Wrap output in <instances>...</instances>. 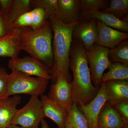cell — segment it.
Wrapping results in <instances>:
<instances>
[{
	"instance_id": "obj_1",
	"label": "cell",
	"mask_w": 128,
	"mask_h": 128,
	"mask_svg": "<svg viewBox=\"0 0 128 128\" xmlns=\"http://www.w3.org/2000/svg\"><path fill=\"white\" fill-rule=\"evenodd\" d=\"M70 56V68L73 74L71 82L73 103L87 105L95 97L99 88L92 82L86 49L79 41L73 39Z\"/></svg>"
},
{
	"instance_id": "obj_2",
	"label": "cell",
	"mask_w": 128,
	"mask_h": 128,
	"mask_svg": "<svg viewBox=\"0 0 128 128\" xmlns=\"http://www.w3.org/2000/svg\"><path fill=\"white\" fill-rule=\"evenodd\" d=\"M53 32L52 50L54 62L50 69V77L53 83L60 75L64 76L71 82L72 76L70 72V50L73 40L74 28L78 22L66 25L56 16L49 18Z\"/></svg>"
},
{
	"instance_id": "obj_3",
	"label": "cell",
	"mask_w": 128,
	"mask_h": 128,
	"mask_svg": "<svg viewBox=\"0 0 128 128\" xmlns=\"http://www.w3.org/2000/svg\"><path fill=\"white\" fill-rule=\"evenodd\" d=\"M20 28L19 41L22 50L51 69L54 64L53 31L50 22L34 30L29 27Z\"/></svg>"
},
{
	"instance_id": "obj_4",
	"label": "cell",
	"mask_w": 128,
	"mask_h": 128,
	"mask_svg": "<svg viewBox=\"0 0 128 128\" xmlns=\"http://www.w3.org/2000/svg\"><path fill=\"white\" fill-rule=\"evenodd\" d=\"M49 80L34 78L16 71L9 74L6 90V97L26 94L33 96L43 95L48 88Z\"/></svg>"
},
{
	"instance_id": "obj_5",
	"label": "cell",
	"mask_w": 128,
	"mask_h": 128,
	"mask_svg": "<svg viewBox=\"0 0 128 128\" xmlns=\"http://www.w3.org/2000/svg\"><path fill=\"white\" fill-rule=\"evenodd\" d=\"M44 118L42 102L38 96H32L27 104L18 110L11 124L23 128H37Z\"/></svg>"
},
{
	"instance_id": "obj_6",
	"label": "cell",
	"mask_w": 128,
	"mask_h": 128,
	"mask_svg": "<svg viewBox=\"0 0 128 128\" xmlns=\"http://www.w3.org/2000/svg\"><path fill=\"white\" fill-rule=\"evenodd\" d=\"M109 49L94 44L90 50H86L88 64L90 65L91 78L93 85L98 87L104 72L111 63L108 59Z\"/></svg>"
},
{
	"instance_id": "obj_7",
	"label": "cell",
	"mask_w": 128,
	"mask_h": 128,
	"mask_svg": "<svg viewBox=\"0 0 128 128\" xmlns=\"http://www.w3.org/2000/svg\"><path fill=\"white\" fill-rule=\"evenodd\" d=\"M8 67L12 70H15L31 76L48 80L51 79L50 68L42 62L31 56L22 58L17 57L10 58Z\"/></svg>"
},
{
	"instance_id": "obj_8",
	"label": "cell",
	"mask_w": 128,
	"mask_h": 128,
	"mask_svg": "<svg viewBox=\"0 0 128 128\" xmlns=\"http://www.w3.org/2000/svg\"><path fill=\"white\" fill-rule=\"evenodd\" d=\"M48 96L67 112L73 104L71 82L64 76H59L50 86Z\"/></svg>"
},
{
	"instance_id": "obj_9",
	"label": "cell",
	"mask_w": 128,
	"mask_h": 128,
	"mask_svg": "<svg viewBox=\"0 0 128 128\" xmlns=\"http://www.w3.org/2000/svg\"><path fill=\"white\" fill-rule=\"evenodd\" d=\"M97 37L96 21L93 18L78 22L72 34L73 39L79 41L86 50L96 44Z\"/></svg>"
},
{
	"instance_id": "obj_10",
	"label": "cell",
	"mask_w": 128,
	"mask_h": 128,
	"mask_svg": "<svg viewBox=\"0 0 128 128\" xmlns=\"http://www.w3.org/2000/svg\"><path fill=\"white\" fill-rule=\"evenodd\" d=\"M107 100L104 82H102L98 92L90 102L87 105H80L78 108L86 118L89 128H98V116Z\"/></svg>"
},
{
	"instance_id": "obj_11",
	"label": "cell",
	"mask_w": 128,
	"mask_h": 128,
	"mask_svg": "<svg viewBox=\"0 0 128 128\" xmlns=\"http://www.w3.org/2000/svg\"><path fill=\"white\" fill-rule=\"evenodd\" d=\"M96 21L98 37L96 44L110 49L128 39V33L112 28L98 20Z\"/></svg>"
},
{
	"instance_id": "obj_12",
	"label": "cell",
	"mask_w": 128,
	"mask_h": 128,
	"mask_svg": "<svg viewBox=\"0 0 128 128\" xmlns=\"http://www.w3.org/2000/svg\"><path fill=\"white\" fill-rule=\"evenodd\" d=\"M81 14L79 0H58L56 16L64 24L79 22Z\"/></svg>"
},
{
	"instance_id": "obj_13",
	"label": "cell",
	"mask_w": 128,
	"mask_h": 128,
	"mask_svg": "<svg viewBox=\"0 0 128 128\" xmlns=\"http://www.w3.org/2000/svg\"><path fill=\"white\" fill-rule=\"evenodd\" d=\"M48 19L44 9L35 8L20 16L12 23V29L29 27L36 30L42 27Z\"/></svg>"
},
{
	"instance_id": "obj_14",
	"label": "cell",
	"mask_w": 128,
	"mask_h": 128,
	"mask_svg": "<svg viewBox=\"0 0 128 128\" xmlns=\"http://www.w3.org/2000/svg\"><path fill=\"white\" fill-rule=\"evenodd\" d=\"M105 82L107 102L110 104L128 101V82L114 80Z\"/></svg>"
},
{
	"instance_id": "obj_15",
	"label": "cell",
	"mask_w": 128,
	"mask_h": 128,
	"mask_svg": "<svg viewBox=\"0 0 128 128\" xmlns=\"http://www.w3.org/2000/svg\"><path fill=\"white\" fill-rule=\"evenodd\" d=\"M19 34L20 28H16L7 35L0 38V57L10 59L18 57L22 50Z\"/></svg>"
},
{
	"instance_id": "obj_16",
	"label": "cell",
	"mask_w": 128,
	"mask_h": 128,
	"mask_svg": "<svg viewBox=\"0 0 128 128\" xmlns=\"http://www.w3.org/2000/svg\"><path fill=\"white\" fill-rule=\"evenodd\" d=\"M126 124L118 111L106 102L98 116V128H121Z\"/></svg>"
},
{
	"instance_id": "obj_17",
	"label": "cell",
	"mask_w": 128,
	"mask_h": 128,
	"mask_svg": "<svg viewBox=\"0 0 128 128\" xmlns=\"http://www.w3.org/2000/svg\"><path fill=\"white\" fill-rule=\"evenodd\" d=\"M42 103V112L44 118H48L52 120L58 128H64L67 112L58 105L48 97V96H40Z\"/></svg>"
},
{
	"instance_id": "obj_18",
	"label": "cell",
	"mask_w": 128,
	"mask_h": 128,
	"mask_svg": "<svg viewBox=\"0 0 128 128\" xmlns=\"http://www.w3.org/2000/svg\"><path fill=\"white\" fill-rule=\"evenodd\" d=\"M21 99V96L16 95L0 100V128H8L11 124Z\"/></svg>"
},
{
	"instance_id": "obj_19",
	"label": "cell",
	"mask_w": 128,
	"mask_h": 128,
	"mask_svg": "<svg viewBox=\"0 0 128 128\" xmlns=\"http://www.w3.org/2000/svg\"><path fill=\"white\" fill-rule=\"evenodd\" d=\"M91 18L100 21L107 26L120 32L128 33V22L120 20L110 13L101 11L92 12L86 14L80 21Z\"/></svg>"
},
{
	"instance_id": "obj_20",
	"label": "cell",
	"mask_w": 128,
	"mask_h": 128,
	"mask_svg": "<svg viewBox=\"0 0 128 128\" xmlns=\"http://www.w3.org/2000/svg\"><path fill=\"white\" fill-rule=\"evenodd\" d=\"M109 70L103 74L101 82L114 80H128V66L120 63H111Z\"/></svg>"
},
{
	"instance_id": "obj_21",
	"label": "cell",
	"mask_w": 128,
	"mask_h": 128,
	"mask_svg": "<svg viewBox=\"0 0 128 128\" xmlns=\"http://www.w3.org/2000/svg\"><path fill=\"white\" fill-rule=\"evenodd\" d=\"M108 56L111 63H120L128 66V40H124L109 49Z\"/></svg>"
},
{
	"instance_id": "obj_22",
	"label": "cell",
	"mask_w": 128,
	"mask_h": 128,
	"mask_svg": "<svg viewBox=\"0 0 128 128\" xmlns=\"http://www.w3.org/2000/svg\"><path fill=\"white\" fill-rule=\"evenodd\" d=\"M66 120L72 128H89L86 118L76 104L73 103L67 112Z\"/></svg>"
},
{
	"instance_id": "obj_23",
	"label": "cell",
	"mask_w": 128,
	"mask_h": 128,
	"mask_svg": "<svg viewBox=\"0 0 128 128\" xmlns=\"http://www.w3.org/2000/svg\"><path fill=\"white\" fill-rule=\"evenodd\" d=\"M31 0H13L7 17L8 21L11 27L12 24L17 18L31 10Z\"/></svg>"
},
{
	"instance_id": "obj_24",
	"label": "cell",
	"mask_w": 128,
	"mask_h": 128,
	"mask_svg": "<svg viewBox=\"0 0 128 128\" xmlns=\"http://www.w3.org/2000/svg\"><path fill=\"white\" fill-rule=\"evenodd\" d=\"M110 13L117 18L128 22V0H112L108 7L101 11Z\"/></svg>"
},
{
	"instance_id": "obj_25",
	"label": "cell",
	"mask_w": 128,
	"mask_h": 128,
	"mask_svg": "<svg viewBox=\"0 0 128 128\" xmlns=\"http://www.w3.org/2000/svg\"><path fill=\"white\" fill-rule=\"evenodd\" d=\"M80 3L81 14L79 22L88 13L102 10L109 5V1L106 0H80Z\"/></svg>"
},
{
	"instance_id": "obj_26",
	"label": "cell",
	"mask_w": 128,
	"mask_h": 128,
	"mask_svg": "<svg viewBox=\"0 0 128 128\" xmlns=\"http://www.w3.org/2000/svg\"><path fill=\"white\" fill-rule=\"evenodd\" d=\"M58 0H31V7L44 9L48 18L56 16Z\"/></svg>"
},
{
	"instance_id": "obj_27",
	"label": "cell",
	"mask_w": 128,
	"mask_h": 128,
	"mask_svg": "<svg viewBox=\"0 0 128 128\" xmlns=\"http://www.w3.org/2000/svg\"><path fill=\"white\" fill-rule=\"evenodd\" d=\"M9 74L6 69L0 65V100L6 97V90Z\"/></svg>"
},
{
	"instance_id": "obj_28",
	"label": "cell",
	"mask_w": 128,
	"mask_h": 128,
	"mask_svg": "<svg viewBox=\"0 0 128 128\" xmlns=\"http://www.w3.org/2000/svg\"><path fill=\"white\" fill-rule=\"evenodd\" d=\"M112 105L118 112L125 123L128 124V101L114 104Z\"/></svg>"
},
{
	"instance_id": "obj_29",
	"label": "cell",
	"mask_w": 128,
	"mask_h": 128,
	"mask_svg": "<svg viewBox=\"0 0 128 128\" xmlns=\"http://www.w3.org/2000/svg\"><path fill=\"white\" fill-rule=\"evenodd\" d=\"M13 30L8 22L7 17L0 11V38L7 35Z\"/></svg>"
},
{
	"instance_id": "obj_30",
	"label": "cell",
	"mask_w": 128,
	"mask_h": 128,
	"mask_svg": "<svg viewBox=\"0 0 128 128\" xmlns=\"http://www.w3.org/2000/svg\"><path fill=\"white\" fill-rule=\"evenodd\" d=\"M12 1L13 0H0V11L6 17L11 7Z\"/></svg>"
},
{
	"instance_id": "obj_31",
	"label": "cell",
	"mask_w": 128,
	"mask_h": 128,
	"mask_svg": "<svg viewBox=\"0 0 128 128\" xmlns=\"http://www.w3.org/2000/svg\"><path fill=\"white\" fill-rule=\"evenodd\" d=\"M41 124L42 128H50L47 121L44 119L42 120Z\"/></svg>"
},
{
	"instance_id": "obj_32",
	"label": "cell",
	"mask_w": 128,
	"mask_h": 128,
	"mask_svg": "<svg viewBox=\"0 0 128 128\" xmlns=\"http://www.w3.org/2000/svg\"><path fill=\"white\" fill-rule=\"evenodd\" d=\"M8 128H38V127H37V128H23V127H20V126H18V125H15V124H10L8 126Z\"/></svg>"
},
{
	"instance_id": "obj_33",
	"label": "cell",
	"mask_w": 128,
	"mask_h": 128,
	"mask_svg": "<svg viewBox=\"0 0 128 128\" xmlns=\"http://www.w3.org/2000/svg\"><path fill=\"white\" fill-rule=\"evenodd\" d=\"M64 128H72L70 124L68 122V121H66V120L65 123V127Z\"/></svg>"
},
{
	"instance_id": "obj_34",
	"label": "cell",
	"mask_w": 128,
	"mask_h": 128,
	"mask_svg": "<svg viewBox=\"0 0 128 128\" xmlns=\"http://www.w3.org/2000/svg\"><path fill=\"white\" fill-rule=\"evenodd\" d=\"M121 128H128V124H126Z\"/></svg>"
},
{
	"instance_id": "obj_35",
	"label": "cell",
	"mask_w": 128,
	"mask_h": 128,
	"mask_svg": "<svg viewBox=\"0 0 128 128\" xmlns=\"http://www.w3.org/2000/svg\"></svg>"
}]
</instances>
